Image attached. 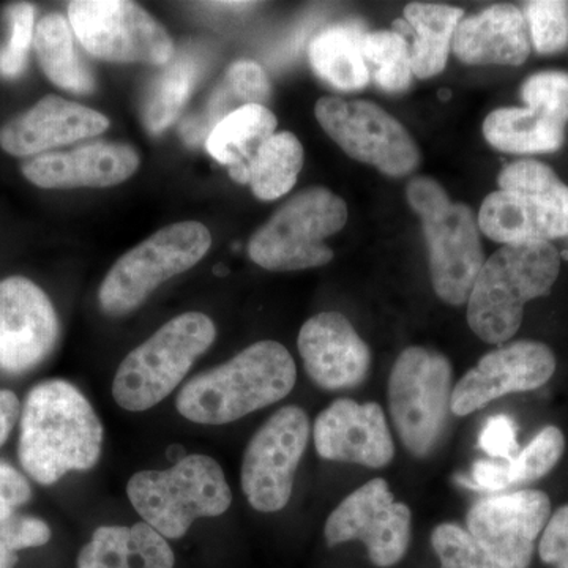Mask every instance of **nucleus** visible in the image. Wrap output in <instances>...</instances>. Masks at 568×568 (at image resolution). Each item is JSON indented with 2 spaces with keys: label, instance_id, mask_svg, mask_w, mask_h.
<instances>
[{
  "label": "nucleus",
  "instance_id": "obj_1",
  "mask_svg": "<svg viewBox=\"0 0 568 568\" xmlns=\"http://www.w3.org/2000/svg\"><path fill=\"white\" fill-rule=\"evenodd\" d=\"M102 448V422L80 388L51 379L26 396L18 458L37 484L50 487L71 470L92 469Z\"/></svg>",
  "mask_w": 568,
  "mask_h": 568
},
{
  "label": "nucleus",
  "instance_id": "obj_2",
  "mask_svg": "<svg viewBox=\"0 0 568 568\" xmlns=\"http://www.w3.org/2000/svg\"><path fill=\"white\" fill-rule=\"evenodd\" d=\"M297 366L280 343L257 342L182 387L175 407L200 425H226L271 405L293 392Z\"/></svg>",
  "mask_w": 568,
  "mask_h": 568
},
{
  "label": "nucleus",
  "instance_id": "obj_3",
  "mask_svg": "<svg viewBox=\"0 0 568 568\" xmlns=\"http://www.w3.org/2000/svg\"><path fill=\"white\" fill-rule=\"evenodd\" d=\"M560 271L558 250L551 244L504 245L485 261L469 301L467 324L489 345L517 334L525 306L551 293Z\"/></svg>",
  "mask_w": 568,
  "mask_h": 568
},
{
  "label": "nucleus",
  "instance_id": "obj_4",
  "mask_svg": "<svg viewBox=\"0 0 568 568\" xmlns=\"http://www.w3.org/2000/svg\"><path fill=\"white\" fill-rule=\"evenodd\" d=\"M478 212L481 233L503 245L549 244L568 235V185L537 160L504 168Z\"/></svg>",
  "mask_w": 568,
  "mask_h": 568
},
{
  "label": "nucleus",
  "instance_id": "obj_5",
  "mask_svg": "<svg viewBox=\"0 0 568 568\" xmlns=\"http://www.w3.org/2000/svg\"><path fill=\"white\" fill-rule=\"evenodd\" d=\"M406 197L422 220L437 297L448 305L466 304L487 261L476 213L452 203L443 185L426 175L407 183Z\"/></svg>",
  "mask_w": 568,
  "mask_h": 568
},
{
  "label": "nucleus",
  "instance_id": "obj_6",
  "mask_svg": "<svg viewBox=\"0 0 568 568\" xmlns=\"http://www.w3.org/2000/svg\"><path fill=\"white\" fill-rule=\"evenodd\" d=\"M126 495L144 523L174 540L196 519L220 517L233 504L222 466L205 455H189L166 470L134 474Z\"/></svg>",
  "mask_w": 568,
  "mask_h": 568
},
{
  "label": "nucleus",
  "instance_id": "obj_7",
  "mask_svg": "<svg viewBox=\"0 0 568 568\" xmlns=\"http://www.w3.org/2000/svg\"><path fill=\"white\" fill-rule=\"evenodd\" d=\"M215 338V324L204 313L174 317L123 358L112 383L115 403L132 413L159 405L173 394Z\"/></svg>",
  "mask_w": 568,
  "mask_h": 568
},
{
  "label": "nucleus",
  "instance_id": "obj_8",
  "mask_svg": "<svg viewBox=\"0 0 568 568\" xmlns=\"http://www.w3.org/2000/svg\"><path fill=\"white\" fill-rule=\"evenodd\" d=\"M347 222V205L325 186H312L282 205L250 239L248 256L265 271L321 267L334 260L325 244Z\"/></svg>",
  "mask_w": 568,
  "mask_h": 568
},
{
  "label": "nucleus",
  "instance_id": "obj_9",
  "mask_svg": "<svg viewBox=\"0 0 568 568\" xmlns=\"http://www.w3.org/2000/svg\"><path fill=\"white\" fill-rule=\"evenodd\" d=\"M452 365L446 355L410 346L388 376V409L407 450L425 458L435 450L452 413Z\"/></svg>",
  "mask_w": 568,
  "mask_h": 568
},
{
  "label": "nucleus",
  "instance_id": "obj_10",
  "mask_svg": "<svg viewBox=\"0 0 568 568\" xmlns=\"http://www.w3.org/2000/svg\"><path fill=\"white\" fill-rule=\"evenodd\" d=\"M212 234L203 223L181 222L156 231L112 265L99 291V304L110 316L140 308L164 282L190 271L207 254Z\"/></svg>",
  "mask_w": 568,
  "mask_h": 568
},
{
  "label": "nucleus",
  "instance_id": "obj_11",
  "mask_svg": "<svg viewBox=\"0 0 568 568\" xmlns=\"http://www.w3.org/2000/svg\"><path fill=\"white\" fill-rule=\"evenodd\" d=\"M74 36L89 54L115 63L168 65L174 41L149 11L129 0H74L69 3Z\"/></svg>",
  "mask_w": 568,
  "mask_h": 568
},
{
  "label": "nucleus",
  "instance_id": "obj_12",
  "mask_svg": "<svg viewBox=\"0 0 568 568\" xmlns=\"http://www.w3.org/2000/svg\"><path fill=\"white\" fill-rule=\"evenodd\" d=\"M315 114L324 132L351 159L375 166L381 173L403 178L420 163L413 136L375 103L324 97L316 103Z\"/></svg>",
  "mask_w": 568,
  "mask_h": 568
},
{
  "label": "nucleus",
  "instance_id": "obj_13",
  "mask_svg": "<svg viewBox=\"0 0 568 568\" xmlns=\"http://www.w3.org/2000/svg\"><path fill=\"white\" fill-rule=\"evenodd\" d=\"M308 439L310 418L298 406L276 410L254 433L242 463V489L254 510L274 514L287 506Z\"/></svg>",
  "mask_w": 568,
  "mask_h": 568
},
{
  "label": "nucleus",
  "instance_id": "obj_14",
  "mask_svg": "<svg viewBox=\"0 0 568 568\" xmlns=\"http://www.w3.org/2000/svg\"><path fill=\"white\" fill-rule=\"evenodd\" d=\"M413 514L396 503L384 478L362 485L332 511L325 523L328 547L358 540L376 567H394L405 558L410 544Z\"/></svg>",
  "mask_w": 568,
  "mask_h": 568
},
{
  "label": "nucleus",
  "instance_id": "obj_15",
  "mask_svg": "<svg viewBox=\"0 0 568 568\" xmlns=\"http://www.w3.org/2000/svg\"><path fill=\"white\" fill-rule=\"evenodd\" d=\"M61 325L51 298L32 280H0V372L18 376L50 357Z\"/></svg>",
  "mask_w": 568,
  "mask_h": 568
},
{
  "label": "nucleus",
  "instance_id": "obj_16",
  "mask_svg": "<svg viewBox=\"0 0 568 568\" xmlns=\"http://www.w3.org/2000/svg\"><path fill=\"white\" fill-rule=\"evenodd\" d=\"M551 518V500L538 489L487 497L470 508L467 530L503 568H529L538 536Z\"/></svg>",
  "mask_w": 568,
  "mask_h": 568
},
{
  "label": "nucleus",
  "instance_id": "obj_17",
  "mask_svg": "<svg viewBox=\"0 0 568 568\" xmlns=\"http://www.w3.org/2000/svg\"><path fill=\"white\" fill-rule=\"evenodd\" d=\"M555 372V354L544 343L517 342L497 347L458 381L452 394V414L466 417L500 396L537 390Z\"/></svg>",
  "mask_w": 568,
  "mask_h": 568
},
{
  "label": "nucleus",
  "instance_id": "obj_18",
  "mask_svg": "<svg viewBox=\"0 0 568 568\" xmlns=\"http://www.w3.org/2000/svg\"><path fill=\"white\" fill-rule=\"evenodd\" d=\"M315 446L321 458L381 469L395 457L386 414L377 403L336 399L317 416Z\"/></svg>",
  "mask_w": 568,
  "mask_h": 568
},
{
  "label": "nucleus",
  "instance_id": "obj_19",
  "mask_svg": "<svg viewBox=\"0 0 568 568\" xmlns=\"http://www.w3.org/2000/svg\"><path fill=\"white\" fill-rule=\"evenodd\" d=\"M297 346L306 373L324 390L354 388L368 376L369 347L342 313L310 317L302 325Z\"/></svg>",
  "mask_w": 568,
  "mask_h": 568
},
{
  "label": "nucleus",
  "instance_id": "obj_20",
  "mask_svg": "<svg viewBox=\"0 0 568 568\" xmlns=\"http://www.w3.org/2000/svg\"><path fill=\"white\" fill-rule=\"evenodd\" d=\"M140 155L123 142L97 141L69 152H48L22 163V175L39 189H104L129 181Z\"/></svg>",
  "mask_w": 568,
  "mask_h": 568
},
{
  "label": "nucleus",
  "instance_id": "obj_21",
  "mask_svg": "<svg viewBox=\"0 0 568 568\" xmlns=\"http://www.w3.org/2000/svg\"><path fill=\"white\" fill-rule=\"evenodd\" d=\"M110 119L84 104L47 95L0 129V148L13 156H39L59 145L99 136Z\"/></svg>",
  "mask_w": 568,
  "mask_h": 568
},
{
  "label": "nucleus",
  "instance_id": "obj_22",
  "mask_svg": "<svg viewBox=\"0 0 568 568\" xmlns=\"http://www.w3.org/2000/svg\"><path fill=\"white\" fill-rule=\"evenodd\" d=\"M452 51L467 65H523L530 52L529 28L523 10L495 6L463 18Z\"/></svg>",
  "mask_w": 568,
  "mask_h": 568
},
{
  "label": "nucleus",
  "instance_id": "obj_23",
  "mask_svg": "<svg viewBox=\"0 0 568 568\" xmlns=\"http://www.w3.org/2000/svg\"><path fill=\"white\" fill-rule=\"evenodd\" d=\"M173 567V549L148 523L102 526L78 556V568Z\"/></svg>",
  "mask_w": 568,
  "mask_h": 568
},
{
  "label": "nucleus",
  "instance_id": "obj_24",
  "mask_svg": "<svg viewBox=\"0 0 568 568\" xmlns=\"http://www.w3.org/2000/svg\"><path fill=\"white\" fill-rule=\"evenodd\" d=\"M465 10L440 3L413 2L405 18L394 22L395 32L413 37L410 67L418 80H428L446 69L455 31Z\"/></svg>",
  "mask_w": 568,
  "mask_h": 568
},
{
  "label": "nucleus",
  "instance_id": "obj_25",
  "mask_svg": "<svg viewBox=\"0 0 568 568\" xmlns=\"http://www.w3.org/2000/svg\"><path fill=\"white\" fill-rule=\"evenodd\" d=\"M274 112L261 104L239 108L213 126L205 140V148L216 162L227 166L234 182H250V163L261 145L276 133Z\"/></svg>",
  "mask_w": 568,
  "mask_h": 568
},
{
  "label": "nucleus",
  "instance_id": "obj_26",
  "mask_svg": "<svg viewBox=\"0 0 568 568\" xmlns=\"http://www.w3.org/2000/svg\"><path fill=\"white\" fill-rule=\"evenodd\" d=\"M365 31L357 24H336L317 33L310 44V63L321 80L343 92L368 85L364 58Z\"/></svg>",
  "mask_w": 568,
  "mask_h": 568
},
{
  "label": "nucleus",
  "instance_id": "obj_27",
  "mask_svg": "<svg viewBox=\"0 0 568 568\" xmlns=\"http://www.w3.org/2000/svg\"><path fill=\"white\" fill-rule=\"evenodd\" d=\"M69 18L51 13L37 22L33 48L48 80L67 92L89 93L95 89V78L81 61Z\"/></svg>",
  "mask_w": 568,
  "mask_h": 568
},
{
  "label": "nucleus",
  "instance_id": "obj_28",
  "mask_svg": "<svg viewBox=\"0 0 568 568\" xmlns=\"http://www.w3.org/2000/svg\"><path fill=\"white\" fill-rule=\"evenodd\" d=\"M484 136L500 152H555L566 140V125L530 108H500L485 119Z\"/></svg>",
  "mask_w": 568,
  "mask_h": 568
},
{
  "label": "nucleus",
  "instance_id": "obj_29",
  "mask_svg": "<svg viewBox=\"0 0 568 568\" xmlns=\"http://www.w3.org/2000/svg\"><path fill=\"white\" fill-rule=\"evenodd\" d=\"M201 62L192 54L179 55L164 65V70L153 80L144 106L142 122L153 134L162 133L173 125L192 97L194 85L201 77Z\"/></svg>",
  "mask_w": 568,
  "mask_h": 568
},
{
  "label": "nucleus",
  "instance_id": "obj_30",
  "mask_svg": "<svg viewBox=\"0 0 568 568\" xmlns=\"http://www.w3.org/2000/svg\"><path fill=\"white\" fill-rule=\"evenodd\" d=\"M304 168V148L291 132L275 133L250 163V182L257 200L275 201L294 189Z\"/></svg>",
  "mask_w": 568,
  "mask_h": 568
},
{
  "label": "nucleus",
  "instance_id": "obj_31",
  "mask_svg": "<svg viewBox=\"0 0 568 568\" xmlns=\"http://www.w3.org/2000/svg\"><path fill=\"white\" fill-rule=\"evenodd\" d=\"M364 58L369 78L387 93L405 92L413 81L410 48L395 31L366 32Z\"/></svg>",
  "mask_w": 568,
  "mask_h": 568
},
{
  "label": "nucleus",
  "instance_id": "obj_32",
  "mask_svg": "<svg viewBox=\"0 0 568 568\" xmlns=\"http://www.w3.org/2000/svg\"><path fill=\"white\" fill-rule=\"evenodd\" d=\"M566 450V437L558 426H547L508 462L510 484L528 485L547 476L558 465Z\"/></svg>",
  "mask_w": 568,
  "mask_h": 568
},
{
  "label": "nucleus",
  "instance_id": "obj_33",
  "mask_svg": "<svg viewBox=\"0 0 568 568\" xmlns=\"http://www.w3.org/2000/svg\"><path fill=\"white\" fill-rule=\"evenodd\" d=\"M432 545L440 568H503L495 558L470 536L469 530L455 523H443L432 534Z\"/></svg>",
  "mask_w": 568,
  "mask_h": 568
},
{
  "label": "nucleus",
  "instance_id": "obj_34",
  "mask_svg": "<svg viewBox=\"0 0 568 568\" xmlns=\"http://www.w3.org/2000/svg\"><path fill=\"white\" fill-rule=\"evenodd\" d=\"M528 22L530 41L538 54H555L568 44V3L559 0H536L523 10Z\"/></svg>",
  "mask_w": 568,
  "mask_h": 568
},
{
  "label": "nucleus",
  "instance_id": "obj_35",
  "mask_svg": "<svg viewBox=\"0 0 568 568\" xmlns=\"http://www.w3.org/2000/svg\"><path fill=\"white\" fill-rule=\"evenodd\" d=\"M36 7L31 3H13L7 10L9 40L0 48V77L17 80L28 65L29 50L36 36Z\"/></svg>",
  "mask_w": 568,
  "mask_h": 568
},
{
  "label": "nucleus",
  "instance_id": "obj_36",
  "mask_svg": "<svg viewBox=\"0 0 568 568\" xmlns=\"http://www.w3.org/2000/svg\"><path fill=\"white\" fill-rule=\"evenodd\" d=\"M523 102L530 110L547 115L552 121H568V74L562 71H541L534 74L521 88Z\"/></svg>",
  "mask_w": 568,
  "mask_h": 568
},
{
  "label": "nucleus",
  "instance_id": "obj_37",
  "mask_svg": "<svg viewBox=\"0 0 568 568\" xmlns=\"http://www.w3.org/2000/svg\"><path fill=\"white\" fill-rule=\"evenodd\" d=\"M51 540L48 523L36 517H11L0 525V568H13L21 549L43 547Z\"/></svg>",
  "mask_w": 568,
  "mask_h": 568
},
{
  "label": "nucleus",
  "instance_id": "obj_38",
  "mask_svg": "<svg viewBox=\"0 0 568 568\" xmlns=\"http://www.w3.org/2000/svg\"><path fill=\"white\" fill-rule=\"evenodd\" d=\"M224 81L237 93L242 104H261L271 99V81L260 63L253 61L234 62L226 71Z\"/></svg>",
  "mask_w": 568,
  "mask_h": 568
},
{
  "label": "nucleus",
  "instance_id": "obj_39",
  "mask_svg": "<svg viewBox=\"0 0 568 568\" xmlns=\"http://www.w3.org/2000/svg\"><path fill=\"white\" fill-rule=\"evenodd\" d=\"M478 446L487 452L489 457L510 462L517 457L519 444L517 440V426L508 416H495L488 418L487 424L478 435Z\"/></svg>",
  "mask_w": 568,
  "mask_h": 568
},
{
  "label": "nucleus",
  "instance_id": "obj_40",
  "mask_svg": "<svg viewBox=\"0 0 568 568\" xmlns=\"http://www.w3.org/2000/svg\"><path fill=\"white\" fill-rule=\"evenodd\" d=\"M540 559L552 568H568V506L549 518L538 545Z\"/></svg>",
  "mask_w": 568,
  "mask_h": 568
},
{
  "label": "nucleus",
  "instance_id": "obj_41",
  "mask_svg": "<svg viewBox=\"0 0 568 568\" xmlns=\"http://www.w3.org/2000/svg\"><path fill=\"white\" fill-rule=\"evenodd\" d=\"M32 488L17 467L0 459V525L14 517V510L31 500Z\"/></svg>",
  "mask_w": 568,
  "mask_h": 568
},
{
  "label": "nucleus",
  "instance_id": "obj_42",
  "mask_svg": "<svg viewBox=\"0 0 568 568\" xmlns=\"http://www.w3.org/2000/svg\"><path fill=\"white\" fill-rule=\"evenodd\" d=\"M458 481L465 487L478 489V491H503V489L511 487L508 462L480 459L473 466L470 477H458Z\"/></svg>",
  "mask_w": 568,
  "mask_h": 568
},
{
  "label": "nucleus",
  "instance_id": "obj_43",
  "mask_svg": "<svg viewBox=\"0 0 568 568\" xmlns=\"http://www.w3.org/2000/svg\"><path fill=\"white\" fill-rule=\"evenodd\" d=\"M20 417V398L11 390H0V447L9 440Z\"/></svg>",
  "mask_w": 568,
  "mask_h": 568
},
{
  "label": "nucleus",
  "instance_id": "obj_44",
  "mask_svg": "<svg viewBox=\"0 0 568 568\" xmlns=\"http://www.w3.org/2000/svg\"><path fill=\"white\" fill-rule=\"evenodd\" d=\"M213 7H222L224 10H245L248 9L250 6H253V3L250 2H215L212 3Z\"/></svg>",
  "mask_w": 568,
  "mask_h": 568
}]
</instances>
